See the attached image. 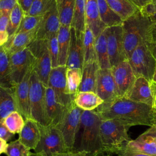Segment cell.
I'll use <instances>...</instances> for the list:
<instances>
[{
    "instance_id": "1",
    "label": "cell",
    "mask_w": 156,
    "mask_h": 156,
    "mask_svg": "<svg viewBox=\"0 0 156 156\" xmlns=\"http://www.w3.org/2000/svg\"><path fill=\"white\" fill-rule=\"evenodd\" d=\"M94 110L102 121L116 119L131 126L154 125L155 111L152 107L125 98H117L112 101L103 102Z\"/></svg>"
},
{
    "instance_id": "2",
    "label": "cell",
    "mask_w": 156,
    "mask_h": 156,
    "mask_svg": "<svg viewBox=\"0 0 156 156\" xmlns=\"http://www.w3.org/2000/svg\"><path fill=\"white\" fill-rule=\"evenodd\" d=\"M132 127L116 119L102 120L100 126V136L103 156H112L124 150L131 140L128 130Z\"/></svg>"
},
{
    "instance_id": "3",
    "label": "cell",
    "mask_w": 156,
    "mask_h": 156,
    "mask_svg": "<svg viewBox=\"0 0 156 156\" xmlns=\"http://www.w3.org/2000/svg\"><path fill=\"white\" fill-rule=\"evenodd\" d=\"M101 122L102 119L94 110H83L79 129L80 141L76 151L86 152L87 156H103L100 136Z\"/></svg>"
},
{
    "instance_id": "4",
    "label": "cell",
    "mask_w": 156,
    "mask_h": 156,
    "mask_svg": "<svg viewBox=\"0 0 156 156\" xmlns=\"http://www.w3.org/2000/svg\"><path fill=\"white\" fill-rule=\"evenodd\" d=\"M153 21L141 9L123 21L122 27L124 46L127 58L140 43L148 41L149 32Z\"/></svg>"
},
{
    "instance_id": "5",
    "label": "cell",
    "mask_w": 156,
    "mask_h": 156,
    "mask_svg": "<svg viewBox=\"0 0 156 156\" xmlns=\"http://www.w3.org/2000/svg\"><path fill=\"white\" fill-rule=\"evenodd\" d=\"M128 61L136 77H143L152 82L156 69V60L146 41L140 43L129 57Z\"/></svg>"
},
{
    "instance_id": "6",
    "label": "cell",
    "mask_w": 156,
    "mask_h": 156,
    "mask_svg": "<svg viewBox=\"0 0 156 156\" xmlns=\"http://www.w3.org/2000/svg\"><path fill=\"white\" fill-rule=\"evenodd\" d=\"M40 140L34 149L35 153L41 156H56L68 152L62 135L57 126L40 124Z\"/></svg>"
},
{
    "instance_id": "7",
    "label": "cell",
    "mask_w": 156,
    "mask_h": 156,
    "mask_svg": "<svg viewBox=\"0 0 156 156\" xmlns=\"http://www.w3.org/2000/svg\"><path fill=\"white\" fill-rule=\"evenodd\" d=\"M46 88L33 70L30 79V107L31 117L41 126L50 125L46 109Z\"/></svg>"
},
{
    "instance_id": "8",
    "label": "cell",
    "mask_w": 156,
    "mask_h": 156,
    "mask_svg": "<svg viewBox=\"0 0 156 156\" xmlns=\"http://www.w3.org/2000/svg\"><path fill=\"white\" fill-rule=\"evenodd\" d=\"M27 48L35 58L34 71L45 87H48L52 69L51 59L48 49V40L36 39Z\"/></svg>"
},
{
    "instance_id": "9",
    "label": "cell",
    "mask_w": 156,
    "mask_h": 156,
    "mask_svg": "<svg viewBox=\"0 0 156 156\" xmlns=\"http://www.w3.org/2000/svg\"><path fill=\"white\" fill-rule=\"evenodd\" d=\"M82 112L83 110L74 103L68 108L63 119L57 126L68 151H73L76 135L80 129Z\"/></svg>"
},
{
    "instance_id": "10",
    "label": "cell",
    "mask_w": 156,
    "mask_h": 156,
    "mask_svg": "<svg viewBox=\"0 0 156 156\" xmlns=\"http://www.w3.org/2000/svg\"><path fill=\"white\" fill-rule=\"evenodd\" d=\"M108 57L111 67L127 60L123 40L122 25L108 27L105 29Z\"/></svg>"
},
{
    "instance_id": "11",
    "label": "cell",
    "mask_w": 156,
    "mask_h": 156,
    "mask_svg": "<svg viewBox=\"0 0 156 156\" xmlns=\"http://www.w3.org/2000/svg\"><path fill=\"white\" fill-rule=\"evenodd\" d=\"M35 62V58L27 47L10 55V74L15 86L29 72L34 70Z\"/></svg>"
},
{
    "instance_id": "12",
    "label": "cell",
    "mask_w": 156,
    "mask_h": 156,
    "mask_svg": "<svg viewBox=\"0 0 156 156\" xmlns=\"http://www.w3.org/2000/svg\"><path fill=\"white\" fill-rule=\"evenodd\" d=\"M66 70V66H58L52 68L48 87L52 89L57 101L60 103L69 107L74 103V98L68 92Z\"/></svg>"
},
{
    "instance_id": "13",
    "label": "cell",
    "mask_w": 156,
    "mask_h": 156,
    "mask_svg": "<svg viewBox=\"0 0 156 156\" xmlns=\"http://www.w3.org/2000/svg\"><path fill=\"white\" fill-rule=\"evenodd\" d=\"M118 98H123L133 85L136 77L127 60L111 67Z\"/></svg>"
},
{
    "instance_id": "14",
    "label": "cell",
    "mask_w": 156,
    "mask_h": 156,
    "mask_svg": "<svg viewBox=\"0 0 156 156\" xmlns=\"http://www.w3.org/2000/svg\"><path fill=\"white\" fill-rule=\"evenodd\" d=\"M156 126L153 125L135 140H131L125 150L130 152L156 155Z\"/></svg>"
},
{
    "instance_id": "15",
    "label": "cell",
    "mask_w": 156,
    "mask_h": 156,
    "mask_svg": "<svg viewBox=\"0 0 156 156\" xmlns=\"http://www.w3.org/2000/svg\"><path fill=\"white\" fill-rule=\"evenodd\" d=\"M96 93L104 101V102L112 101L118 98L116 84L111 68L99 69Z\"/></svg>"
},
{
    "instance_id": "16",
    "label": "cell",
    "mask_w": 156,
    "mask_h": 156,
    "mask_svg": "<svg viewBox=\"0 0 156 156\" xmlns=\"http://www.w3.org/2000/svg\"><path fill=\"white\" fill-rule=\"evenodd\" d=\"M60 26L57 5L55 2L43 15L37 32L36 39L48 40L51 35L57 34Z\"/></svg>"
},
{
    "instance_id": "17",
    "label": "cell",
    "mask_w": 156,
    "mask_h": 156,
    "mask_svg": "<svg viewBox=\"0 0 156 156\" xmlns=\"http://www.w3.org/2000/svg\"><path fill=\"white\" fill-rule=\"evenodd\" d=\"M32 71L29 72L23 80L16 84L14 90V96L18 111L23 116L24 120L28 118H32L30 107L29 90L30 79Z\"/></svg>"
},
{
    "instance_id": "18",
    "label": "cell",
    "mask_w": 156,
    "mask_h": 156,
    "mask_svg": "<svg viewBox=\"0 0 156 156\" xmlns=\"http://www.w3.org/2000/svg\"><path fill=\"white\" fill-rule=\"evenodd\" d=\"M123 98L134 102L145 104L152 107L153 94L151 82L143 77H136L133 85Z\"/></svg>"
},
{
    "instance_id": "19",
    "label": "cell",
    "mask_w": 156,
    "mask_h": 156,
    "mask_svg": "<svg viewBox=\"0 0 156 156\" xmlns=\"http://www.w3.org/2000/svg\"><path fill=\"white\" fill-rule=\"evenodd\" d=\"M83 34L77 36L75 29L71 27L70 44L66 65L67 68H79L82 70L84 63Z\"/></svg>"
},
{
    "instance_id": "20",
    "label": "cell",
    "mask_w": 156,
    "mask_h": 156,
    "mask_svg": "<svg viewBox=\"0 0 156 156\" xmlns=\"http://www.w3.org/2000/svg\"><path fill=\"white\" fill-rule=\"evenodd\" d=\"M45 100L46 113L50 124L57 126L63 119L69 107L57 101L54 91L49 87L46 88Z\"/></svg>"
},
{
    "instance_id": "21",
    "label": "cell",
    "mask_w": 156,
    "mask_h": 156,
    "mask_svg": "<svg viewBox=\"0 0 156 156\" xmlns=\"http://www.w3.org/2000/svg\"><path fill=\"white\" fill-rule=\"evenodd\" d=\"M18 140L30 150H34L40 140V124L32 118L25 119Z\"/></svg>"
},
{
    "instance_id": "22",
    "label": "cell",
    "mask_w": 156,
    "mask_h": 156,
    "mask_svg": "<svg viewBox=\"0 0 156 156\" xmlns=\"http://www.w3.org/2000/svg\"><path fill=\"white\" fill-rule=\"evenodd\" d=\"M85 21L95 38L107 28L101 20L97 0H86Z\"/></svg>"
},
{
    "instance_id": "23",
    "label": "cell",
    "mask_w": 156,
    "mask_h": 156,
    "mask_svg": "<svg viewBox=\"0 0 156 156\" xmlns=\"http://www.w3.org/2000/svg\"><path fill=\"white\" fill-rule=\"evenodd\" d=\"M38 29V27L27 32L14 35L9 38L8 41L3 46L4 48L9 55L23 50L36 40Z\"/></svg>"
},
{
    "instance_id": "24",
    "label": "cell",
    "mask_w": 156,
    "mask_h": 156,
    "mask_svg": "<svg viewBox=\"0 0 156 156\" xmlns=\"http://www.w3.org/2000/svg\"><path fill=\"white\" fill-rule=\"evenodd\" d=\"M99 69L98 62L83 63L82 80L78 92L91 91L96 93L98 73Z\"/></svg>"
},
{
    "instance_id": "25",
    "label": "cell",
    "mask_w": 156,
    "mask_h": 156,
    "mask_svg": "<svg viewBox=\"0 0 156 156\" xmlns=\"http://www.w3.org/2000/svg\"><path fill=\"white\" fill-rule=\"evenodd\" d=\"M71 26L61 25L57 32L58 45V65L66 66L70 44Z\"/></svg>"
},
{
    "instance_id": "26",
    "label": "cell",
    "mask_w": 156,
    "mask_h": 156,
    "mask_svg": "<svg viewBox=\"0 0 156 156\" xmlns=\"http://www.w3.org/2000/svg\"><path fill=\"white\" fill-rule=\"evenodd\" d=\"M0 86L14 91L10 69V55L4 48L0 46Z\"/></svg>"
},
{
    "instance_id": "27",
    "label": "cell",
    "mask_w": 156,
    "mask_h": 156,
    "mask_svg": "<svg viewBox=\"0 0 156 156\" xmlns=\"http://www.w3.org/2000/svg\"><path fill=\"white\" fill-rule=\"evenodd\" d=\"M104 101L95 93L78 92L74 98L75 104L83 110L91 111L102 104Z\"/></svg>"
},
{
    "instance_id": "28",
    "label": "cell",
    "mask_w": 156,
    "mask_h": 156,
    "mask_svg": "<svg viewBox=\"0 0 156 156\" xmlns=\"http://www.w3.org/2000/svg\"><path fill=\"white\" fill-rule=\"evenodd\" d=\"M109 7L116 13L122 21H124L140 9L129 0H105Z\"/></svg>"
},
{
    "instance_id": "29",
    "label": "cell",
    "mask_w": 156,
    "mask_h": 156,
    "mask_svg": "<svg viewBox=\"0 0 156 156\" xmlns=\"http://www.w3.org/2000/svg\"><path fill=\"white\" fill-rule=\"evenodd\" d=\"M14 111H18L14 91L0 86V119Z\"/></svg>"
},
{
    "instance_id": "30",
    "label": "cell",
    "mask_w": 156,
    "mask_h": 156,
    "mask_svg": "<svg viewBox=\"0 0 156 156\" xmlns=\"http://www.w3.org/2000/svg\"><path fill=\"white\" fill-rule=\"evenodd\" d=\"M95 48L100 69H110L111 65L107 50L105 29L96 38Z\"/></svg>"
},
{
    "instance_id": "31",
    "label": "cell",
    "mask_w": 156,
    "mask_h": 156,
    "mask_svg": "<svg viewBox=\"0 0 156 156\" xmlns=\"http://www.w3.org/2000/svg\"><path fill=\"white\" fill-rule=\"evenodd\" d=\"M99 16L107 27L122 25L123 21L109 7L105 0H97Z\"/></svg>"
},
{
    "instance_id": "32",
    "label": "cell",
    "mask_w": 156,
    "mask_h": 156,
    "mask_svg": "<svg viewBox=\"0 0 156 156\" xmlns=\"http://www.w3.org/2000/svg\"><path fill=\"white\" fill-rule=\"evenodd\" d=\"M86 0H76L71 27H73L77 36L84 33L85 30Z\"/></svg>"
},
{
    "instance_id": "33",
    "label": "cell",
    "mask_w": 156,
    "mask_h": 156,
    "mask_svg": "<svg viewBox=\"0 0 156 156\" xmlns=\"http://www.w3.org/2000/svg\"><path fill=\"white\" fill-rule=\"evenodd\" d=\"M96 38L91 29L85 25V30L83 34V50L84 63L98 62L95 48Z\"/></svg>"
},
{
    "instance_id": "34",
    "label": "cell",
    "mask_w": 156,
    "mask_h": 156,
    "mask_svg": "<svg viewBox=\"0 0 156 156\" xmlns=\"http://www.w3.org/2000/svg\"><path fill=\"white\" fill-rule=\"evenodd\" d=\"M76 0H63L57 5L58 16L61 25L71 26Z\"/></svg>"
},
{
    "instance_id": "35",
    "label": "cell",
    "mask_w": 156,
    "mask_h": 156,
    "mask_svg": "<svg viewBox=\"0 0 156 156\" xmlns=\"http://www.w3.org/2000/svg\"><path fill=\"white\" fill-rule=\"evenodd\" d=\"M82 70L79 68H67L66 82L68 93L75 98L82 80Z\"/></svg>"
},
{
    "instance_id": "36",
    "label": "cell",
    "mask_w": 156,
    "mask_h": 156,
    "mask_svg": "<svg viewBox=\"0 0 156 156\" xmlns=\"http://www.w3.org/2000/svg\"><path fill=\"white\" fill-rule=\"evenodd\" d=\"M25 15L23 9L17 3L9 15V21L7 27V32L9 35V38L15 35Z\"/></svg>"
},
{
    "instance_id": "37",
    "label": "cell",
    "mask_w": 156,
    "mask_h": 156,
    "mask_svg": "<svg viewBox=\"0 0 156 156\" xmlns=\"http://www.w3.org/2000/svg\"><path fill=\"white\" fill-rule=\"evenodd\" d=\"M4 122L8 129L13 134L19 133L24 125V119L18 112L14 111L4 118Z\"/></svg>"
},
{
    "instance_id": "38",
    "label": "cell",
    "mask_w": 156,
    "mask_h": 156,
    "mask_svg": "<svg viewBox=\"0 0 156 156\" xmlns=\"http://www.w3.org/2000/svg\"><path fill=\"white\" fill-rule=\"evenodd\" d=\"M43 16V15L38 16L25 15L15 35L19 33L27 32L38 28L42 20Z\"/></svg>"
},
{
    "instance_id": "39",
    "label": "cell",
    "mask_w": 156,
    "mask_h": 156,
    "mask_svg": "<svg viewBox=\"0 0 156 156\" xmlns=\"http://www.w3.org/2000/svg\"><path fill=\"white\" fill-rule=\"evenodd\" d=\"M55 2V0H34L26 15H43L49 10Z\"/></svg>"
},
{
    "instance_id": "40",
    "label": "cell",
    "mask_w": 156,
    "mask_h": 156,
    "mask_svg": "<svg viewBox=\"0 0 156 156\" xmlns=\"http://www.w3.org/2000/svg\"><path fill=\"white\" fill-rule=\"evenodd\" d=\"M30 151L19 140H17L7 144L4 153L7 156H29Z\"/></svg>"
},
{
    "instance_id": "41",
    "label": "cell",
    "mask_w": 156,
    "mask_h": 156,
    "mask_svg": "<svg viewBox=\"0 0 156 156\" xmlns=\"http://www.w3.org/2000/svg\"><path fill=\"white\" fill-rule=\"evenodd\" d=\"M48 49L51 59L52 68L58 66V45L57 40V34L51 35L48 39Z\"/></svg>"
},
{
    "instance_id": "42",
    "label": "cell",
    "mask_w": 156,
    "mask_h": 156,
    "mask_svg": "<svg viewBox=\"0 0 156 156\" xmlns=\"http://www.w3.org/2000/svg\"><path fill=\"white\" fill-rule=\"evenodd\" d=\"M18 3V0H0V12L10 15V12Z\"/></svg>"
},
{
    "instance_id": "43",
    "label": "cell",
    "mask_w": 156,
    "mask_h": 156,
    "mask_svg": "<svg viewBox=\"0 0 156 156\" xmlns=\"http://www.w3.org/2000/svg\"><path fill=\"white\" fill-rule=\"evenodd\" d=\"M141 10L148 15L152 21H156V0H152L149 4Z\"/></svg>"
},
{
    "instance_id": "44",
    "label": "cell",
    "mask_w": 156,
    "mask_h": 156,
    "mask_svg": "<svg viewBox=\"0 0 156 156\" xmlns=\"http://www.w3.org/2000/svg\"><path fill=\"white\" fill-rule=\"evenodd\" d=\"M15 134L12 133L8 129L5 124L4 119H0V138L6 141H9L13 138Z\"/></svg>"
},
{
    "instance_id": "45",
    "label": "cell",
    "mask_w": 156,
    "mask_h": 156,
    "mask_svg": "<svg viewBox=\"0 0 156 156\" xmlns=\"http://www.w3.org/2000/svg\"><path fill=\"white\" fill-rule=\"evenodd\" d=\"M9 21V15L0 12V32H7Z\"/></svg>"
},
{
    "instance_id": "46",
    "label": "cell",
    "mask_w": 156,
    "mask_h": 156,
    "mask_svg": "<svg viewBox=\"0 0 156 156\" xmlns=\"http://www.w3.org/2000/svg\"><path fill=\"white\" fill-rule=\"evenodd\" d=\"M34 0H18V4L26 15L32 4Z\"/></svg>"
},
{
    "instance_id": "47",
    "label": "cell",
    "mask_w": 156,
    "mask_h": 156,
    "mask_svg": "<svg viewBox=\"0 0 156 156\" xmlns=\"http://www.w3.org/2000/svg\"><path fill=\"white\" fill-rule=\"evenodd\" d=\"M147 42H156V21H154L149 30Z\"/></svg>"
},
{
    "instance_id": "48",
    "label": "cell",
    "mask_w": 156,
    "mask_h": 156,
    "mask_svg": "<svg viewBox=\"0 0 156 156\" xmlns=\"http://www.w3.org/2000/svg\"><path fill=\"white\" fill-rule=\"evenodd\" d=\"M116 156H156V155L132 152H130V151L124 149V150L121 151V152H119V153H118L117 154H116Z\"/></svg>"
},
{
    "instance_id": "49",
    "label": "cell",
    "mask_w": 156,
    "mask_h": 156,
    "mask_svg": "<svg viewBox=\"0 0 156 156\" xmlns=\"http://www.w3.org/2000/svg\"><path fill=\"white\" fill-rule=\"evenodd\" d=\"M87 153L84 151H73L59 154L56 156H87Z\"/></svg>"
},
{
    "instance_id": "50",
    "label": "cell",
    "mask_w": 156,
    "mask_h": 156,
    "mask_svg": "<svg viewBox=\"0 0 156 156\" xmlns=\"http://www.w3.org/2000/svg\"><path fill=\"white\" fill-rule=\"evenodd\" d=\"M135 5H136L140 9L146 7L149 4L152 0H129Z\"/></svg>"
},
{
    "instance_id": "51",
    "label": "cell",
    "mask_w": 156,
    "mask_h": 156,
    "mask_svg": "<svg viewBox=\"0 0 156 156\" xmlns=\"http://www.w3.org/2000/svg\"><path fill=\"white\" fill-rule=\"evenodd\" d=\"M151 88L153 94V110L156 112V82H151Z\"/></svg>"
},
{
    "instance_id": "52",
    "label": "cell",
    "mask_w": 156,
    "mask_h": 156,
    "mask_svg": "<svg viewBox=\"0 0 156 156\" xmlns=\"http://www.w3.org/2000/svg\"><path fill=\"white\" fill-rule=\"evenodd\" d=\"M147 46L149 47V49L152 56L156 60V42H147Z\"/></svg>"
},
{
    "instance_id": "53",
    "label": "cell",
    "mask_w": 156,
    "mask_h": 156,
    "mask_svg": "<svg viewBox=\"0 0 156 156\" xmlns=\"http://www.w3.org/2000/svg\"><path fill=\"white\" fill-rule=\"evenodd\" d=\"M7 143L4 140L0 138V154L4 153L7 146Z\"/></svg>"
},
{
    "instance_id": "54",
    "label": "cell",
    "mask_w": 156,
    "mask_h": 156,
    "mask_svg": "<svg viewBox=\"0 0 156 156\" xmlns=\"http://www.w3.org/2000/svg\"><path fill=\"white\" fill-rule=\"evenodd\" d=\"M29 156H41V155L38 154H37L35 152H30V153L29 154Z\"/></svg>"
},
{
    "instance_id": "55",
    "label": "cell",
    "mask_w": 156,
    "mask_h": 156,
    "mask_svg": "<svg viewBox=\"0 0 156 156\" xmlns=\"http://www.w3.org/2000/svg\"><path fill=\"white\" fill-rule=\"evenodd\" d=\"M152 82H156V69H155V73H154V77H153Z\"/></svg>"
},
{
    "instance_id": "56",
    "label": "cell",
    "mask_w": 156,
    "mask_h": 156,
    "mask_svg": "<svg viewBox=\"0 0 156 156\" xmlns=\"http://www.w3.org/2000/svg\"><path fill=\"white\" fill-rule=\"evenodd\" d=\"M55 2H56V4L57 5H60L61 4V2L63 1V0H55Z\"/></svg>"
},
{
    "instance_id": "57",
    "label": "cell",
    "mask_w": 156,
    "mask_h": 156,
    "mask_svg": "<svg viewBox=\"0 0 156 156\" xmlns=\"http://www.w3.org/2000/svg\"><path fill=\"white\" fill-rule=\"evenodd\" d=\"M154 125L156 126V112L154 113Z\"/></svg>"
},
{
    "instance_id": "58",
    "label": "cell",
    "mask_w": 156,
    "mask_h": 156,
    "mask_svg": "<svg viewBox=\"0 0 156 156\" xmlns=\"http://www.w3.org/2000/svg\"><path fill=\"white\" fill-rule=\"evenodd\" d=\"M154 141H155V142L156 143V137H155V138H154Z\"/></svg>"
},
{
    "instance_id": "59",
    "label": "cell",
    "mask_w": 156,
    "mask_h": 156,
    "mask_svg": "<svg viewBox=\"0 0 156 156\" xmlns=\"http://www.w3.org/2000/svg\"><path fill=\"white\" fill-rule=\"evenodd\" d=\"M0 155H1V154H0Z\"/></svg>"
},
{
    "instance_id": "60",
    "label": "cell",
    "mask_w": 156,
    "mask_h": 156,
    "mask_svg": "<svg viewBox=\"0 0 156 156\" xmlns=\"http://www.w3.org/2000/svg\"></svg>"
}]
</instances>
